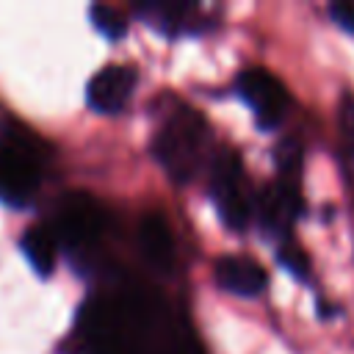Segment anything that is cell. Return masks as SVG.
Here are the masks:
<instances>
[{
	"label": "cell",
	"mask_w": 354,
	"mask_h": 354,
	"mask_svg": "<svg viewBox=\"0 0 354 354\" xmlns=\"http://www.w3.org/2000/svg\"><path fill=\"white\" fill-rule=\"evenodd\" d=\"M88 17H91L94 28H97L105 39H111V41H116V39H122V36L127 33V19H124V14H122L119 8H113V6H91V8H88Z\"/></svg>",
	"instance_id": "cell-11"
},
{
	"label": "cell",
	"mask_w": 354,
	"mask_h": 354,
	"mask_svg": "<svg viewBox=\"0 0 354 354\" xmlns=\"http://www.w3.org/2000/svg\"><path fill=\"white\" fill-rule=\"evenodd\" d=\"M138 246H141V254L147 257V263L155 271L169 274L174 268L177 243H174L171 227L166 224V218L160 213H147L138 221Z\"/></svg>",
	"instance_id": "cell-7"
},
{
	"label": "cell",
	"mask_w": 354,
	"mask_h": 354,
	"mask_svg": "<svg viewBox=\"0 0 354 354\" xmlns=\"http://www.w3.org/2000/svg\"><path fill=\"white\" fill-rule=\"evenodd\" d=\"M199 147H202V119L188 108L171 113V119L158 130L152 141V152L158 163L169 171L174 183H188L194 177Z\"/></svg>",
	"instance_id": "cell-2"
},
{
	"label": "cell",
	"mask_w": 354,
	"mask_h": 354,
	"mask_svg": "<svg viewBox=\"0 0 354 354\" xmlns=\"http://www.w3.org/2000/svg\"><path fill=\"white\" fill-rule=\"evenodd\" d=\"M238 91L249 102V108L257 116V124L271 130L277 127L288 113V94L285 86L266 69L249 66L238 75Z\"/></svg>",
	"instance_id": "cell-5"
},
{
	"label": "cell",
	"mask_w": 354,
	"mask_h": 354,
	"mask_svg": "<svg viewBox=\"0 0 354 354\" xmlns=\"http://www.w3.org/2000/svg\"><path fill=\"white\" fill-rule=\"evenodd\" d=\"M216 282L235 296H257L268 285V274L260 263L230 254L216 263Z\"/></svg>",
	"instance_id": "cell-8"
},
{
	"label": "cell",
	"mask_w": 354,
	"mask_h": 354,
	"mask_svg": "<svg viewBox=\"0 0 354 354\" xmlns=\"http://www.w3.org/2000/svg\"><path fill=\"white\" fill-rule=\"evenodd\" d=\"M105 227L108 213L97 199L86 194H69L55 213L53 235L55 241H64L69 246H88L105 232Z\"/></svg>",
	"instance_id": "cell-4"
},
{
	"label": "cell",
	"mask_w": 354,
	"mask_h": 354,
	"mask_svg": "<svg viewBox=\"0 0 354 354\" xmlns=\"http://www.w3.org/2000/svg\"><path fill=\"white\" fill-rule=\"evenodd\" d=\"M19 249H22V254H25L28 266H30L41 279L55 271L58 241H55V235H53L50 227H44V224L28 227V230L22 232V238H19Z\"/></svg>",
	"instance_id": "cell-9"
},
{
	"label": "cell",
	"mask_w": 354,
	"mask_h": 354,
	"mask_svg": "<svg viewBox=\"0 0 354 354\" xmlns=\"http://www.w3.org/2000/svg\"><path fill=\"white\" fill-rule=\"evenodd\" d=\"M213 199L218 205V213L224 224L235 232H243L252 218V199L243 188V169L241 160L232 152H224L213 163V180H210Z\"/></svg>",
	"instance_id": "cell-3"
},
{
	"label": "cell",
	"mask_w": 354,
	"mask_h": 354,
	"mask_svg": "<svg viewBox=\"0 0 354 354\" xmlns=\"http://www.w3.org/2000/svg\"><path fill=\"white\" fill-rule=\"evenodd\" d=\"M44 147L36 136L6 133L0 141V202L25 207L41 183Z\"/></svg>",
	"instance_id": "cell-1"
},
{
	"label": "cell",
	"mask_w": 354,
	"mask_h": 354,
	"mask_svg": "<svg viewBox=\"0 0 354 354\" xmlns=\"http://www.w3.org/2000/svg\"><path fill=\"white\" fill-rule=\"evenodd\" d=\"M329 14H332V19H335L340 28L354 30V6H351V3H337V6L329 8Z\"/></svg>",
	"instance_id": "cell-13"
},
{
	"label": "cell",
	"mask_w": 354,
	"mask_h": 354,
	"mask_svg": "<svg viewBox=\"0 0 354 354\" xmlns=\"http://www.w3.org/2000/svg\"><path fill=\"white\" fill-rule=\"evenodd\" d=\"M136 88V69L124 64L102 66L86 86V100L97 113H119Z\"/></svg>",
	"instance_id": "cell-6"
},
{
	"label": "cell",
	"mask_w": 354,
	"mask_h": 354,
	"mask_svg": "<svg viewBox=\"0 0 354 354\" xmlns=\"http://www.w3.org/2000/svg\"><path fill=\"white\" fill-rule=\"evenodd\" d=\"M279 263L293 274V277H299V279H304L307 277V271H310V263H307V254L301 252V249H296V246H288V249H279Z\"/></svg>",
	"instance_id": "cell-12"
},
{
	"label": "cell",
	"mask_w": 354,
	"mask_h": 354,
	"mask_svg": "<svg viewBox=\"0 0 354 354\" xmlns=\"http://www.w3.org/2000/svg\"><path fill=\"white\" fill-rule=\"evenodd\" d=\"M136 11H138V17H144L147 25L174 36V33L188 30L194 6H188V3H141V6H136Z\"/></svg>",
	"instance_id": "cell-10"
}]
</instances>
